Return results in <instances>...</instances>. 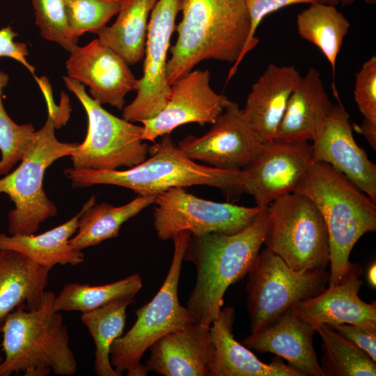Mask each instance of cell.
<instances>
[{"label": "cell", "mask_w": 376, "mask_h": 376, "mask_svg": "<svg viewBox=\"0 0 376 376\" xmlns=\"http://www.w3.org/2000/svg\"><path fill=\"white\" fill-rule=\"evenodd\" d=\"M301 77L294 65L270 63L252 85L242 109L261 143L274 139L288 100Z\"/></svg>", "instance_id": "cell-22"}, {"label": "cell", "mask_w": 376, "mask_h": 376, "mask_svg": "<svg viewBox=\"0 0 376 376\" xmlns=\"http://www.w3.org/2000/svg\"><path fill=\"white\" fill-rule=\"evenodd\" d=\"M80 215L81 211L61 225L36 235L0 233V249L17 251L50 269L56 265H79L84 261V253L70 244V239L77 231Z\"/></svg>", "instance_id": "cell-25"}, {"label": "cell", "mask_w": 376, "mask_h": 376, "mask_svg": "<svg viewBox=\"0 0 376 376\" xmlns=\"http://www.w3.org/2000/svg\"><path fill=\"white\" fill-rule=\"evenodd\" d=\"M65 62L68 77L88 86L91 97L122 110L136 79L125 58L98 38L77 47Z\"/></svg>", "instance_id": "cell-17"}, {"label": "cell", "mask_w": 376, "mask_h": 376, "mask_svg": "<svg viewBox=\"0 0 376 376\" xmlns=\"http://www.w3.org/2000/svg\"><path fill=\"white\" fill-rule=\"evenodd\" d=\"M367 3H375V0H366Z\"/></svg>", "instance_id": "cell-42"}, {"label": "cell", "mask_w": 376, "mask_h": 376, "mask_svg": "<svg viewBox=\"0 0 376 376\" xmlns=\"http://www.w3.org/2000/svg\"><path fill=\"white\" fill-rule=\"evenodd\" d=\"M191 233H178L173 239L174 252L165 280L155 297L136 311V320L125 334L111 345L110 361L122 375L145 376L148 370L141 363L146 351L166 334L196 322L178 299V288L183 256Z\"/></svg>", "instance_id": "cell-7"}, {"label": "cell", "mask_w": 376, "mask_h": 376, "mask_svg": "<svg viewBox=\"0 0 376 376\" xmlns=\"http://www.w3.org/2000/svg\"><path fill=\"white\" fill-rule=\"evenodd\" d=\"M313 162L311 144L274 139L262 143L254 160L246 166L244 193L256 206L266 208L274 200L294 192Z\"/></svg>", "instance_id": "cell-14"}, {"label": "cell", "mask_w": 376, "mask_h": 376, "mask_svg": "<svg viewBox=\"0 0 376 376\" xmlns=\"http://www.w3.org/2000/svg\"><path fill=\"white\" fill-rule=\"evenodd\" d=\"M317 332L289 308L272 322L252 332L242 344L259 352H271L285 359L304 376H324L313 347Z\"/></svg>", "instance_id": "cell-19"}, {"label": "cell", "mask_w": 376, "mask_h": 376, "mask_svg": "<svg viewBox=\"0 0 376 376\" xmlns=\"http://www.w3.org/2000/svg\"><path fill=\"white\" fill-rule=\"evenodd\" d=\"M125 0H65L66 14L72 33L97 34L118 14Z\"/></svg>", "instance_id": "cell-33"}, {"label": "cell", "mask_w": 376, "mask_h": 376, "mask_svg": "<svg viewBox=\"0 0 376 376\" xmlns=\"http://www.w3.org/2000/svg\"><path fill=\"white\" fill-rule=\"evenodd\" d=\"M376 363V331L350 324H327Z\"/></svg>", "instance_id": "cell-37"}, {"label": "cell", "mask_w": 376, "mask_h": 376, "mask_svg": "<svg viewBox=\"0 0 376 376\" xmlns=\"http://www.w3.org/2000/svg\"><path fill=\"white\" fill-rule=\"evenodd\" d=\"M150 157L125 171L66 169L64 174L73 187L94 185L125 187L139 195H153L173 187L207 185L227 193H244L247 180L244 170L221 169L197 164L174 143L171 134L148 147Z\"/></svg>", "instance_id": "cell-3"}, {"label": "cell", "mask_w": 376, "mask_h": 376, "mask_svg": "<svg viewBox=\"0 0 376 376\" xmlns=\"http://www.w3.org/2000/svg\"><path fill=\"white\" fill-rule=\"evenodd\" d=\"M245 2L251 21L250 30L238 59L228 72L227 81L235 75L245 55L259 42V40L256 37V32L259 24L266 16L292 4H311L317 1L316 0H245Z\"/></svg>", "instance_id": "cell-35"}, {"label": "cell", "mask_w": 376, "mask_h": 376, "mask_svg": "<svg viewBox=\"0 0 376 376\" xmlns=\"http://www.w3.org/2000/svg\"><path fill=\"white\" fill-rule=\"evenodd\" d=\"M148 371L164 376H208L212 358L210 327L197 322L170 332L149 348Z\"/></svg>", "instance_id": "cell-21"}, {"label": "cell", "mask_w": 376, "mask_h": 376, "mask_svg": "<svg viewBox=\"0 0 376 376\" xmlns=\"http://www.w3.org/2000/svg\"><path fill=\"white\" fill-rule=\"evenodd\" d=\"M354 100L363 118L376 122V56L364 62L355 76Z\"/></svg>", "instance_id": "cell-36"}, {"label": "cell", "mask_w": 376, "mask_h": 376, "mask_svg": "<svg viewBox=\"0 0 376 376\" xmlns=\"http://www.w3.org/2000/svg\"><path fill=\"white\" fill-rule=\"evenodd\" d=\"M49 270L17 251L0 249V332L8 315L17 307H40Z\"/></svg>", "instance_id": "cell-24"}, {"label": "cell", "mask_w": 376, "mask_h": 376, "mask_svg": "<svg viewBox=\"0 0 376 376\" xmlns=\"http://www.w3.org/2000/svg\"><path fill=\"white\" fill-rule=\"evenodd\" d=\"M47 112L45 123L36 131L19 166L0 179V193L7 194L15 205L8 214L10 235L34 234L41 223L58 212L43 189L44 174L55 161L71 156L79 143L59 141L55 130L66 120L54 110L47 109Z\"/></svg>", "instance_id": "cell-6"}, {"label": "cell", "mask_w": 376, "mask_h": 376, "mask_svg": "<svg viewBox=\"0 0 376 376\" xmlns=\"http://www.w3.org/2000/svg\"><path fill=\"white\" fill-rule=\"evenodd\" d=\"M357 0H316L317 2L336 6L340 5L347 6L352 4Z\"/></svg>", "instance_id": "cell-40"}, {"label": "cell", "mask_w": 376, "mask_h": 376, "mask_svg": "<svg viewBox=\"0 0 376 376\" xmlns=\"http://www.w3.org/2000/svg\"><path fill=\"white\" fill-rule=\"evenodd\" d=\"M358 131L366 138L370 147L376 150V122L363 118L362 123L357 126Z\"/></svg>", "instance_id": "cell-39"}, {"label": "cell", "mask_w": 376, "mask_h": 376, "mask_svg": "<svg viewBox=\"0 0 376 376\" xmlns=\"http://www.w3.org/2000/svg\"><path fill=\"white\" fill-rule=\"evenodd\" d=\"M158 0H125L115 22L104 26L98 39L121 55L129 65L144 56L149 16Z\"/></svg>", "instance_id": "cell-27"}, {"label": "cell", "mask_w": 376, "mask_h": 376, "mask_svg": "<svg viewBox=\"0 0 376 376\" xmlns=\"http://www.w3.org/2000/svg\"><path fill=\"white\" fill-rule=\"evenodd\" d=\"M332 104L320 72L310 68L292 93L274 139L312 141Z\"/></svg>", "instance_id": "cell-23"}, {"label": "cell", "mask_w": 376, "mask_h": 376, "mask_svg": "<svg viewBox=\"0 0 376 376\" xmlns=\"http://www.w3.org/2000/svg\"><path fill=\"white\" fill-rule=\"evenodd\" d=\"M367 279H368V283L371 285V286L375 288L376 286V264L375 263H372V265L368 268V272H367Z\"/></svg>", "instance_id": "cell-41"}, {"label": "cell", "mask_w": 376, "mask_h": 376, "mask_svg": "<svg viewBox=\"0 0 376 376\" xmlns=\"http://www.w3.org/2000/svg\"><path fill=\"white\" fill-rule=\"evenodd\" d=\"M311 143L313 162H324L376 201V165L354 140L349 115L333 104Z\"/></svg>", "instance_id": "cell-16"}, {"label": "cell", "mask_w": 376, "mask_h": 376, "mask_svg": "<svg viewBox=\"0 0 376 376\" xmlns=\"http://www.w3.org/2000/svg\"><path fill=\"white\" fill-rule=\"evenodd\" d=\"M296 192L307 196L320 212L329 241V285L343 281L352 264L357 242L376 230V201L347 177L324 162H313Z\"/></svg>", "instance_id": "cell-4"}, {"label": "cell", "mask_w": 376, "mask_h": 376, "mask_svg": "<svg viewBox=\"0 0 376 376\" xmlns=\"http://www.w3.org/2000/svg\"><path fill=\"white\" fill-rule=\"evenodd\" d=\"M10 26L0 29V58L9 57L22 64L35 77V68L26 61L29 55L26 45L24 42H16L14 38L17 36Z\"/></svg>", "instance_id": "cell-38"}, {"label": "cell", "mask_w": 376, "mask_h": 376, "mask_svg": "<svg viewBox=\"0 0 376 376\" xmlns=\"http://www.w3.org/2000/svg\"><path fill=\"white\" fill-rule=\"evenodd\" d=\"M9 76L0 71V175L8 173L29 149L36 130L31 123L18 125L7 113L3 104V89Z\"/></svg>", "instance_id": "cell-32"}, {"label": "cell", "mask_w": 376, "mask_h": 376, "mask_svg": "<svg viewBox=\"0 0 376 376\" xmlns=\"http://www.w3.org/2000/svg\"><path fill=\"white\" fill-rule=\"evenodd\" d=\"M210 80L208 70H192L173 81L163 109L155 117L141 122L143 139L155 141L187 123L212 125L231 100L216 93Z\"/></svg>", "instance_id": "cell-15"}, {"label": "cell", "mask_w": 376, "mask_h": 376, "mask_svg": "<svg viewBox=\"0 0 376 376\" xmlns=\"http://www.w3.org/2000/svg\"><path fill=\"white\" fill-rule=\"evenodd\" d=\"M246 308L251 331L262 329L298 301L321 293L328 283L326 269L295 271L267 248L249 271Z\"/></svg>", "instance_id": "cell-10"}, {"label": "cell", "mask_w": 376, "mask_h": 376, "mask_svg": "<svg viewBox=\"0 0 376 376\" xmlns=\"http://www.w3.org/2000/svg\"><path fill=\"white\" fill-rule=\"evenodd\" d=\"M362 274L361 267L353 263L341 282L298 301L293 312L316 330L322 324L345 323L376 331V301L366 303L359 297Z\"/></svg>", "instance_id": "cell-18"}, {"label": "cell", "mask_w": 376, "mask_h": 376, "mask_svg": "<svg viewBox=\"0 0 376 376\" xmlns=\"http://www.w3.org/2000/svg\"><path fill=\"white\" fill-rule=\"evenodd\" d=\"M142 287V279L134 274L116 282L102 285L78 283L66 284L52 302L56 312H88L110 302L134 299Z\"/></svg>", "instance_id": "cell-30"}, {"label": "cell", "mask_w": 376, "mask_h": 376, "mask_svg": "<svg viewBox=\"0 0 376 376\" xmlns=\"http://www.w3.org/2000/svg\"><path fill=\"white\" fill-rule=\"evenodd\" d=\"M317 332L322 340L320 366L324 376H375L376 364L340 334L322 324Z\"/></svg>", "instance_id": "cell-31"}, {"label": "cell", "mask_w": 376, "mask_h": 376, "mask_svg": "<svg viewBox=\"0 0 376 376\" xmlns=\"http://www.w3.org/2000/svg\"><path fill=\"white\" fill-rule=\"evenodd\" d=\"M155 199L156 196L139 195L123 205L113 206L107 203L96 204L92 196L80 210L78 229L70 244L82 251L118 237L122 225L154 204Z\"/></svg>", "instance_id": "cell-26"}, {"label": "cell", "mask_w": 376, "mask_h": 376, "mask_svg": "<svg viewBox=\"0 0 376 376\" xmlns=\"http://www.w3.org/2000/svg\"><path fill=\"white\" fill-rule=\"evenodd\" d=\"M235 308L221 309L210 326L212 358L208 376H304L281 357L269 363L259 360L233 336Z\"/></svg>", "instance_id": "cell-20"}, {"label": "cell", "mask_w": 376, "mask_h": 376, "mask_svg": "<svg viewBox=\"0 0 376 376\" xmlns=\"http://www.w3.org/2000/svg\"><path fill=\"white\" fill-rule=\"evenodd\" d=\"M261 146L242 109L231 100L206 134L199 137L189 135L177 147L194 161L217 169L240 171L254 160Z\"/></svg>", "instance_id": "cell-13"}, {"label": "cell", "mask_w": 376, "mask_h": 376, "mask_svg": "<svg viewBox=\"0 0 376 376\" xmlns=\"http://www.w3.org/2000/svg\"><path fill=\"white\" fill-rule=\"evenodd\" d=\"M178 0H158L149 19L143 75L136 80V96L123 108V118L142 122L157 116L171 93L166 78L167 54L179 13Z\"/></svg>", "instance_id": "cell-12"}, {"label": "cell", "mask_w": 376, "mask_h": 376, "mask_svg": "<svg viewBox=\"0 0 376 376\" xmlns=\"http://www.w3.org/2000/svg\"><path fill=\"white\" fill-rule=\"evenodd\" d=\"M268 228L264 244L295 271L326 269L329 241L324 219L305 195L294 191L267 207Z\"/></svg>", "instance_id": "cell-8"}, {"label": "cell", "mask_w": 376, "mask_h": 376, "mask_svg": "<svg viewBox=\"0 0 376 376\" xmlns=\"http://www.w3.org/2000/svg\"><path fill=\"white\" fill-rule=\"evenodd\" d=\"M31 1L42 37L58 43L70 52L77 48L78 37L70 29L65 0Z\"/></svg>", "instance_id": "cell-34"}, {"label": "cell", "mask_w": 376, "mask_h": 376, "mask_svg": "<svg viewBox=\"0 0 376 376\" xmlns=\"http://www.w3.org/2000/svg\"><path fill=\"white\" fill-rule=\"evenodd\" d=\"M153 224L162 240L187 230L191 235L237 233L251 224L261 208L218 203L197 197L184 187H173L156 196Z\"/></svg>", "instance_id": "cell-11"}, {"label": "cell", "mask_w": 376, "mask_h": 376, "mask_svg": "<svg viewBox=\"0 0 376 376\" xmlns=\"http://www.w3.org/2000/svg\"><path fill=\"white\" fill-rule=\"evenodd\" d=\"M54 292L45 291L40 307L20 306L10 313L3 324L4 357L0 376L23 373L25 376L75 374L77 364L69 346V334L60 312L54 311Z\"/></svg>", "instance_id": "cell-5"}, {"label": "cell", "mask_w": 376, "mask_h": 376, "mask_svg": "<svg viewBox=\"0 0 376 376\" xmlns=\"http://www.w3.org/2000/svg\"><path fill=\"white\" fill-rule=\"evenodd\" d=\"M182 19L175 30L166 78L171 85L200 62L233 64L246 41L251 26L245 0H178Z\"/></svg>", "instance_id": "cell-2"}, {"label": "cell", "mask_w": 376, "mask_h": 376, "mask_svg": "<svg viewBox=\"0 0 376 376\" xmlns=\"http://www.w3.org/2000/svg\"><path fill=\"white\" fill-rule=\"evenodd\" d=\"M296 22L300 37L320 49L334 77L337 57L351 26L348 19L336 6L314 2L298 14Z\"/></svg>", "instance_id": "cell-28"}, {"label": "cell", "mask_w": 376, "mask_h": 376, "mask_svg": "<svg viewBox=\"0 0 376 376\" xmlns=\"http://www.w3.org/2000/svg\"><path fill=\"white\" fill-rule=\"evenodd\" d=\"M268 223L266 207L237 233L190 235L183 261L193 263L197 274L186 307L197 322L210 327L221 309L228 287L247 275L264 244Z\"/></svg>", "instance_id": "cell-1"}, {"label": "cell", "mask_w": 376, "mask_h": 376, "mask_svg": "<svg viewBox=\"0 0 376 376\" xmlns=\"http://www.w3.org/2000/svg\"><path fill=\"white\" fill-rule=\"evenodd\" d=\"M66 87L84 107L88 116L84 141L70 156L76 169L116 170L132 168L143 162L148 146L143 139V126L120 118L105 110L90 97L84 85L68 76L63 77Z\"/></svg>", "instance_id": "cell-9"}, {"label": "cell", "mask_w": 376, "mask_h": 376, "mask_svg": "<svg viewBox=\"0 0 376 376\" xmlns=\"http://www.w3.org/2000/svg\"><path fill=\"white\" fill-rule=\"evenodd\" d=\"M3 357L0 355V363L2 362Z\"/></svg>", "instance_id": "cell-43"}, {"label": "cell", "mask_w": 376, "mask_h": 376, "mask_svg": "<svg viewBox=\"0 0 376 376\" xmlns=\"http://www.w3.org/2000/svg\"><path fill=\"white\" fill-rule=\"evenodd\" d=\"M132 301L116 300L81 314V320L95 343L94 370L98 376H121L111 364L110 348L113 342L123 334L126 309Z\"/></svg>", "instance_id": "cell-29"}]
</instances>
